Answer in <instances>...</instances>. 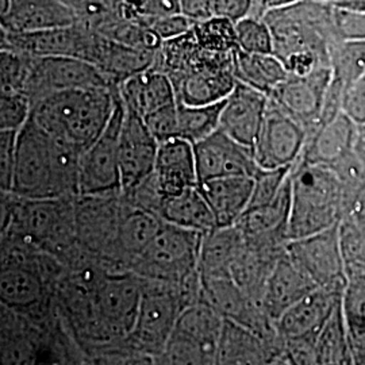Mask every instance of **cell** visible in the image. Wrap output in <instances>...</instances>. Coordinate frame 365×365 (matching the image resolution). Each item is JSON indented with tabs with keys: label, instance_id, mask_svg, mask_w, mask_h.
I'll return each instance as SVG.
<instances>
[{
	"label": "cell",
	"instance_id": "cell-1",
	"mask_svg": "<svg viewBox=\"0 0 365 365\" xmlns=\"http://www.w3.org/2000/svg\"><path fill=\"white\" fill-rule=\"evenodd\" d=\"M78 197H21L1 192V240L18 241L54 256L66 269L93 262L78 247Z\"/></svg>",
	"mask_w": 365,
	"mask_h": 365
},
{
	"label": "cell",
	"instance_id": "cell-2",
	"mask_svg": "<svg viewBox=\"0 0 365 365\" xmlns=\"http://www.w3.org/2000/svg\"><path fill=\"white\" fill-rule=\"evenodd\" d=\"M274 36V54L289 75H307L330 66V49L339 39L334 4L300 0L264 15Z\"/></svg>",
	"mask_w": 365,
	"mask_h": 365
},
{
	"label": "cell",
	"instance_id": "cell-3",
	"mask_svg": "<svg viewBox=\"0 0 365 365\" xmlns=\"http://www.w3.org/2000/svg\"><path fill=\"white\" fill-rule=\"evenodd\" d=\"M80 153L31 118L18 133L11 192L21 197H78Z\"/></svg>",
	"mask_w": 365,
	"mask_h": 365
},
{
	"label": "cell",
	"instance_id": "cell-4",
	"mask_svg": "<svg viewBox=\"0 0 365 365\" xmlns=\"http://www.w3.org/2000/svg\"><path fill=\"white\" fill-rule=\"evenodd\" d=\"M117 103V86L90 87L49 95L33 105L30 118L80 155L103 133Z\"/></svg>",
	"mask_w": 365,
	"mask_h": 365
},
{
	"label": "cell",
	"instance_id": "cell-5",
	"mask_svg": "<svg viewBox=\"0 0 365 365\" xmlns=\"http://www.w3.org/2000/svg\"><path fill=\"white\" fill-rule=\"evenodd\" d=\"M345 218V195L336 172L297 161L291 170L288 241L324 232Z\"/></svg>",
	"mask_w": 365,
	"mask_h": 365
},
{
	"label": "cell",
	"instance_id": "cell-6",
	"mask_svg": "<svg viewBox=\"0 0 365 365\" xmlns=\"http://www.w3.org/2000/svg\"><path fill=\"white\" fill-rule=\"evenodd\" d=\"M143 280L138 314L126 344L140 364H157L185 303L179 283Z\"/></svg>",
	"mask_w": 365,
	"mask_h": 365
},
{
	"label": "cell",
	"instance_id": "cell-7",
	"mask_svg": "<svg viewBox=\"0 0 365 365\" xmlns=\"http://www.w3.org/2000/svg\"><path fill=\"white\" fill-rule=\"evenodd\" d=\"M223 322L206 302L185 307L157 364H218Z\"/></svg>",
	"mask_w": 365,
	"mask_h": 365
},
{
	"label": "cell",
	"instance_id": "cell-8",
	"mask_svg": "<svg viewBox=\"0 0 365 365\" xmlns=\"http://www.w3.org/2000/svg\"><path fill=\"white\" fill-rule=\"evenodd\" d=\"M203 235L164 222L131 272L143 279L180 283L197 271Z\"/></svg>",
	"mask_w": 365,
	"mask_h": 365
},
{
	"label": "cell",
	"instance_id": "cell-9",
	"mask_svg": "<svg viewBox=\"0 0 365 365\" xmlns=\"http://www.w3.org/2000/svg\"><path fill=\"white\" fill-rule=\"evenodd\" d=\"M125 209L126 200L122 192L78 195L76 199L78 247L106 271L111 268Z\"/></svg>",
	"mask_w": 365,
	"mask_h": 365
},
{
	"label": "cell",
	"instance_id": "cell-10",
	"mask_svg": "<svg viewBox=\"0 0 365 365\" xmlns=\"http://www.w3.org/2000/svg\"><path fill=\"white\" fill-rule=\"evenodd\" d=\"M125 117V105L117 86V103L103 133L80 156V195L122 192L119 172V137Z\"/></svg>",
	"mask_w": 365,
	"mask_h": 365
},
{
	"label": "cell",
	"instance_id": "cell-11",
	"mask_svg": "<svg viewBox=\"0 0 365 365\" xmlns=\"http://www.w3.org/2000/svg\"><path fill=\"white\" fill-rule=\"evenodd\" d=\"M307 141V130L268 96L260 131L253 145L256 163L264 170L292 167Z\"/></svg>",
	"mask_w": 365,
	"mask_h": 365
},
{
	"label": "cell",
	"instance_id": "cell-12",
	"mask_svg": "<svg viewBox=\"0 0 365 365\" xmlns=\"http://www.w3.org/2000/svg\"><path fill=\"white\" fill-rule=\"evenodd\" d=\"M106 86L113 84L90 61L68 56H34L25 92L34 105L57 92Z\"/></svg>",
	"mask_w": 365,
	"mask_h": 365
},
{
	"label": "cell",
	"instance_id": "cell-13",
	"mask_svg": "<svg viewBox=\"0 0 365 365\" xmlns=\"http://www.w3.org/2000/svg\"><path fill=\"white\" fill-rule=\"evenodd\" d=\"M0 31V49H14L31 56H68L86 61H91L98 38V31L83 21L26 33H13L3 29Z\"/></svg>",
	"mask_w": 365,
	"mask_h": 365
},
{
	"label": "cell",
	"instance_id": "cell-14",
	"mask_svg": "<svg viewBox=\"0 0 365 365\" xmlns=\"http://www.w3.org/2000/svg\"><path fill=\"white\" fill-rule=\"evenodd\" d=\"M287 252L318 287H346L349 277L342 256L339 225L288 241Z\"/></svg>",
	"mask_w": 365,
	"mask_h": 365
},
{
	"label": "cell",
	"instance_id": "cell-15",
	"mask_svg": "<svg viewBox=\"0 0 365 365\" xmlns=\"http://www.w3.org/2000/svg\"><path fill=\"white\" fill-rule=\"evenodd\" d=\"M331 66L318 68L307 75H289L268 96L307 130L317 129L331 83Z\"/></svg>",
	"mask_w": 365,
	"mask_h": 365
},
{
	"label": "cell",
	"instance_id": "cell-16",
	"mask_svg": "<svg viewBox=\"0 0 365 365\" xmlns=\"http://www.w3.org/2000/svg\"><path fill=\"white\" fill-rule=\"evenodd\" d=\"M199 182L226 176H250L259 170L253 148L238 143L225 131L211 133L194 144Z\"/></svg>",
	"mask_w": 365,
	"mask_h": 365
},
{
	"label": "cell",
	"instance_id": "cell-17",
	"mask_svg": "<svg viewBox=\"0 0 365 365\" xmlns=\"http://www.w3.org/2000/svg\"><path fill=\"white\" fill-rule=\"evenodd\" d=\"M160 143L148 129L144 118L125 106L119 137V172L122 194L129 192L155 170Z\"/></svg>",
	"mask_w": 365,
	"mask_h": 365
},
{
	"label": "cell",
	"instance_id": "cell-18",
	"mask_svg": "<svg viewBox=\"0 0 365 365\" xmlns=\"http://www.w3.org/2000/svg\"><path fill=\"white\" fill-rule=\"evenodd\" d=\"M344 291L345 288H314L276 321L277 331L284 339L317 337L342 303Z\"/></svg>",
	"mask_w": 365,
	"mask_h": 365
},
{
	"label": "cell",
	"instance_id": "cell-19",
	"mask_svg": "<svg viewBox=\"0 0 365 365\" xmlns=\"http://www.w3.org/2000/svg\"><path fill=\"white\" fill-rule=\"evenodd\" d=\"M291 176L274 202L249 209L237 223L245 242L262 248H284L288 244Z\"/></svg>",
	"mask_w": 365,
	"mask_h": 365
},
{
	"label": "cell",
	"instance_id": "cell-20",
	"mask_svg": "<svg viewBox=\"0 0 365 365\" xmlns=\"http://www.w3.org/2000/svg\"><path fill=\"white\" fill-rule=\"evenodd\" d=\"M268 106V95L242 81L225 99L220 129L238 143L253 148Z\"/></svg>",
	"mask_w": 365,
	"mask_h": 365
},
{
	"label": "cell",
	"instance_id": "cell-21",
	"mask_svg": "<svg viewBox=\"0 0 365 365\" xmlns=\"http://www.w3.org/2000/svg\"><path fill=\"white\" fill-rule=\"evenodd\" d=\"M178 102L187 106L220 103L235 90V63L207 64L170 78Z\"/></svg>",
	"mask_w": 365,
	"mask_h": 365
},
{
	"label": "cell",
	"instance_id": "cell-22",
	"mask_svg": "<svg viewBox=\"0 0 365 365\" xmlns=\"http://www.w3.org/2000/svg\"><path fill=\"white\" fill-rule=\"evenodd\" d=\"M0 11V29L13 33L66 26L78 21L63 0H1Z\"/></svg>",
	"mask_w": 365,
	"mask_h": 365
},
{
	"label": "cell",
	"instance_id": "cell-23",
	"mask_svg": "<svg viewBox=\"0 0 365 365\" xmlns=\"http://www.w3.org/2000/svg\"><path fill=\"white\" fill-rule=\"evenodd\" d=\"M317 287L313 279L288 255L286 248L268 277L261 303L267 315L276 324L291 306Z\"/></svg>",
	"mask_w": 365,
	"mask_h": 365
},
{
	"label": "cell",
	"instance_id": "cell-24",
	"mask_svg": "<svg viewBox=\"0 0 365 365\" xmlns=\"http://www.w3.org/2000/svg\"><path fill=\"white\" fill-rule=\"evenodd\" d=\"M361 126L345 111L307 135L299 161L331 167L348 155L360 137Z\"/></svg>",
	"mask_w": 365,
	"mask_h": 365
},
{
	"label": "cell",
	"instance_id": "cell-25",
	"mask_svg": "<svg viewBox=\"0 0 365 365\" xmlns=\"http://www.w3.org/2000/svg\"><path fill=\"white\" fill-rule=\"evenodd\" d=\"M163 223L164 221L160 217L144 210L135 209L126 202L110 271H131L135 261L155 240Z\"/></svg>",
	"mask_w": 365,
	"mask_h": 365
},
{
	"label": "cell",
	"instance_id": "cell-26",
	"mask_svg": "<svg viewBox=\"0 0 365 365\" xmlns=\"http://www.w3.org/2000/svg\"><path fill=\"white\" fill-rule=\"evenodd\" d=\"M157 51L120 43L98 33L90 63L105 75L110 84L118 86L126 78L155 66Z\"/></svg>",
	"mask_w": 365,
	"mask_h": 365
},
{
	"label": "cell",
	"instance_id": "cell-27",
	"mask_svg": "<svg viewBox=\"0 0 365 365\" xmlns=\"http://www.w3.org/2000/svg\"><path fill=\"white\" fill-rule=\"evenodd\" d=\"M153 172L165 196L199 185L194 144L179 137L160 143Z\"/></svg>",
	"mask_w": 365,
	"mask_h": 365
},
{
	"label": "cell",
	"instance_id": "cell-28",
	"mask_svg": "<svg viewBox=\"0 0 365 365\" xmlns=\"http://www.w3.org/2000/svg\"><path fill=\"white\" fill-rule=\"evenodd\" d=\"M118 91L123 105L141 118L178 102L170 76L155 66L118 84Z\"/></svg>",
	"mask_w": 365,
	"mask_h": 365
},
{
	"label": "cell",
	"instance_id": "cell-29",
	"mask_svg": "<svg viewBox=\"0 0 365 365\" xmlns=\"http://www.w3.org/2000/svg\"><path fill=\"white\" fill-rule=\"evenodd\" d=\"M202 194L209 202L218 227L235 226L248 210L253 178L226 176L199 182Z\"/></svg>",
	"mask_w": 365,
	"mask_h": 365
},
{
	"label": "cell",
	"instance_id": "cell-30",
	"mask_svg": "<svg viewBox=\"0 0 365 365\" xmlns=\"http://www.w3.org/2000/svg\"><path fill=\"white\" fill-rule=\"evenodd\" d=\"M245 240L240 227H215L203 235L197 271L203 279L230 277L232 265L244 249Z\"/></svg>",
	"mask_w": 365,
	"mask_h": 365
},
{
	"label": "cell",
	"instance_id": "cell-31",
	"mask_svg": "<svg viewBox=\"0 0 365 365\" xmlns=\"http://www.w3.org/2000/svg\"><path fill=\"white\" fill-rule=\"evenodd\" d=\"M271 345L257 331L238 322L225 319L218 364H269Z\"/></svg>",
	"mask_w": 365,
	"mask_h": 365
},
{
	"label": "cell",
	"instance_id": "cell-32",
	"mask_svg": "<svg viewBox=\"0 0 365 365\" xmlns=\"http://www.w3.org/2000/svg\"><path fill=\"white\" fill-rule=\"evenodd\" d=\"M286 248H262L245 242L230 269V277L249 298L261 303L268 277ZM262 304V303H261Z\"/></svg>",
	"mask_w": 365,
	"mask_h": 365
},
{
	"label": "cell",
	"instance_id": "cell-33",
	"mask_svg": "<svg viewBox=\"0 0 365 365\" xmlns=\"http://www.w3.org/2000/svg\"><path fill=\"white\" fill-rule=\"evenodd\" d=\"M160 217L164 222L202 235L218 227L209 202L199 185L190 187L176 195L167 196Z\"/></svg>",
	"mask_w": 365,
	"mask_h": 365
},
{
	"label": "cell",
	"instance_id": "cell-34",
	"mask_svg": "<svg viewBox=\"0 0 365 365\" xmlns=\"http://www.w3.org/2000/svg\"><path fill=\"white\" fill-rule=\"evenodd\" d=\"M233 63L238 81L267 95L288 76L286 66L274 53H250L238 48L233 54Z\"/></svg>",
	"mask_w": 365,
	"mask_h": 365
},
{
	"label": "cell",
	"instance_id": "cell-35",
	"mask_svg": "<svg viewBox=\"0 0 365 365\" xmlns=\"http://www.w3.org/2000/svg\"><path fill=\"white\" fill-rule=\"evenodd\" d=\"M318 364H354L352 339L342 310V303L330 315L317 337Z\"/></svg>",
	"mask_w": 365,
	"mask_h": 365
},
{
	"label": "cell",
	"instance_id": "cell-36",
	"mask_svg": "<svg viewBox=\"0 0 365 365\" xmlns=\"http://www.w3.org/2000/svg\"><path fill=\"white\" fill-rule=\"evenodd\" d=\"M225 101L214 105L187 106L178 102V137L196 144L220 129Z\"/></svg>",
	"mask_w": 365,
	"mask_h": 365
},
{
	"label": "cell",
	"instance_id": "cell-37",
	"mask_svg": "<svg viewBox=\"0 0 365 365\" xmlns=\"http://www.w3.org/2000/svg\"><path fill=\"white\" fill-rule=\"evenodd\" d=\"M333 80L348 90L365 72V39H342L330 49Z\"/></svg>",
	"mask_w": 365,
	"mask_h": 365
},
{
	"label": "cell",
	"instance_id": "cell-38",
	"mask_svg": "<svg viewBox=\"0 0 365 365\" xmlns=\"http://www.w3.org/2000/svg\"><path fill=\"white\" fill-rule=\"evenodd\" d=\"M192 33L196 42L206 51L233 53L238 49L235 24L221 16H210L205 21L195 22Z\"/></svg>",
	"mask_w": 365,
	"mask_h": 365
},
{
	"label": "cell",
	"instance_id": "cell-39",
	"mask_svg": "<svg viewBox=\"0 0 365 365\" xmlns=\"http://www.w3.org/2000/svg\"><path fill=\"white\" fill-rule=\"evenodd\" d=\"M34 56L29 53L14 49H0L1 92H25Z\"/></svg>",
	"mask_w": 365,
	"mask_h": 365
},
{
	"label": "cell",
	"instance_id": "cell-40",
	"mask_svg": "<svg viewBox=\"0 0 365 365\" xmlns=\"http://www.w3.org/2000/svg\"><path fill=\"white\" fill-rule=\"evenodd\" d=\"M342 310L351 339H365V274L348 279L342 297Z\"/></svg>",
	"mask_w": 365,
	"mask_h": 365
},
{
	"label": "cell",
	"instance_id": "cell-41",
	"mask_svg": "<svg viewBox=\"0 0 365 365\" xmlns=\"http://www.w3.org/2000/svg\"><path fill=\"white\" fill-rule=\"evenodd\" d=\"M238 48L250 53H274V36L264 16H247L235 22Z\"/></svg>",
	"mask_w": 365,
	"mask_h": 365
},
{
	"label": "cell",
	"instance_id": "cell-42",
	"mask_svg": "<svg viewBox=\"0 0 365 365\" xmlns=\"http://www.w3.org/2000/svg\"><path fill=\"white\" fill-rule=\"evenodd\" d=\"M341 247L348 277L365 274V229L352 223H339Z\"/></svg>",
	"mask_w": 365,
	"mask_h": 365
},
{
	"label": "cell",
	"instance_id": "cell-43",
	"mask_svg": "<svg viewBox=\"0 0 365 365\" xmlns=\"http://www.w3.org/2000/svg\"><path fill=\"white\" fill-rule=\"evenodd\" d=\"M292 167H283L274 170L259 168L256 175L253 176V192L248 210L265 206L274 202L289 180Z\"/></svg>",
	"mask_w": 365,
	"mask_h": 365
},
{
	"label": "cell",
	"instance_id": "cell-44",
	"mask_svg": "<svg viewBox=\"0 0 365 365\" xmlns=\"http://www.w3.org/2000/svg\"><path fill=\"white\" fill-rule=\"evenodd\" d=\"M31 108V101L25 92H0V130H21Z\"/></svg>",
	"mask_w": 365,
	"mask_h": 365
},
{
	"label": "cell",
	"instance_id": "cell-45",
	"mask_svg": "<svg viewBox=\"0 0 365 365\" xmlns=\"http://www.w3.org/2000/svg\"><path fill=\"white\" fill-rule=\"evenodd\" d=\"M122 195L133 207L152 212L157 217H160L164 200L167 197L157 182L155 172L145 178L143 182H138L134 188H131L129 192Z\"/></svg>",
	"mask_w": 365,
	"mask_h": 365
},
{
	"label": "cell",
	"instance_id": "cell-46",
	"mask_svg": "<svg viewBox=\"0 0 365 365\" xmlns=\"http://www.w3.org/2000/svg\"><path fill=\"white\" fill-rule=\"evenodd\" d=\"M18 133L19 131L0 130V191L1 192H11L13 190Z\"/></svg>",
	"mask_w": 365,
	"mask_h": 365
},
{
	"label": "cell",
	"instance_id": "cell-47",
	"mask_svg": "<svg viewBox=\"0 0 365 365\" xmlns=\"http://www.w3.org/2000/svg\"><path fill=\"white\" fill-rule=\"evenodd\" d=\"M145 123L158 143L178 137V102L165 106L144 118Z\"/></svg>",
	"mask_w": 365,
	"mask_h": 365
},
{
	"label": "cell",
	"instance_id": "cell-48",
	"mask_svg": "<svg viewBox=\"0 0 365 365\" xmlns=\"http://www.w3.org/2000/svg\"><path fill=\"white\" fill-rule=\"evenodd\" d=\"M194 21H191L182 13H173L153 18L146 24V26L152 29L164 42L188 33L194 26Z\"/></svg>",
	"mask_w": 365,
	"mask_h": 365
},
{
	"label": "cell",
	"instance_id": "cell-49",
	"mask_svg": "<svg viewBox=\"0 0 365 365\" xmlns=\"http://www.w3.org/2000/svg\"><path fill=\"white\" fill-rule=\"evenodd\" d=\"M334 22L339 39H365V11L334 6Z\"/></svg>",
	"mask_w": 365,
	"mask_h": 365
},
{
	"label": "cell",
	"instance_id": "cell-50",
	"mask_svg": "<svg viewBox=\"0 0 365 365\" xmlns=\"http://www.w3.org/2000/svg\"><path fill=\"white\" fill-rule=\"evenodd\" d=\"M212 15L238 22L247 16H261L259 0H211Z\"/></svg>",
	"mask_w": 365,
	"mask_h": 365
},
{
	"label": "cell",
	"instance_id": "cell-51",
	"mask_svg": "<svg viewBox=\"0 0 365 365\" xmlns=\"http://www.w3.org/2000/svg\"><path fill=\"white\" fill-rule=\"evenodd\" d=\"M318 337V336H317ZM317 337L286 339L288 360L291 365L318 364Z\"/></svg>",
	"mask_w": 365,
	"mask_h": 365
},
{
	"label": "cell",
	"instance_id": "cell-52",
	"mask_svg": "<svg viewBox=\"0 0 365 365\" xmlns=\"http://www.w3.org/2000/svg\"><path fill=\"white\" fill-rule=\"evenodd\" d=\"M344 111L360 126L365 125V72L345 92Z\"/></svg>",
	"mask_w": 365,
	"mask_h": 365
},
{
	"label": "cell",
	"instance_id": "cell-53",
	"mask_svg": "<svg viewBox=\"0 0 365 365\" xmlns=\"http://www.w3.org/2000/svg\"><path fill=\"white\" fill-rule=\"evenodd\" d=\"M179 11L194 22L212 16L211 0H179Z\"/></svg>",
	"mask_w": 365,
	"mask_h": 365
},
{
	"label": "cell",
	"instance_id": "cell-54",
	"mask_svg": "<svg viewBox=\"0 0 365 365\" xmlns=\"http://www.w3.org/2000/svg\"><path fill=\"white\" fill-rule=\"evenodd\" d=\"M342 222H348L357 227L365 229V184L353 197L352 203Z\"/></svg>",
	"mask_w": 365,
	"mask_h": 365
},
{
	"label": "cell",
	"instance_id": "cell-55",
	"mask_svg": "<svg viewBox=\"0 0 365 365\" xmlns=\"http://www.w3.org/2000/svg\"><path fill=\"white\" fill-rule=\"evenodd\" d=\"M300 0H259V13L261 16H264L267 11L276 9V7H283L288 4L298 3Z\"/></svg>",
	"mask_w": 365,
	"mask_h": 365
},
{
	"label": "cell",
	"instance_id": "cell-56",
	"mask_svg": "<svg viewBox=\"0 0 365 365\" xmlns=\"http://www.w3.org/2000/svg\"><path fill=\"white\" fill-rule=\"evenodd\" d=\"M354 364L365 365V339H352Z\"/></svg>",
	"mask_w": 365,
	"mask_h": 365
},
{
	"label": "cell",
	"instance_id": "cell-57",
	"mask_svg": "<svg viewBox=\"0 0 365 365\" xmlns=\"http://www.w3.org/2000/svg\"><path fill=\"white\" fill-rule=\"evenodd\" d=\"M322 1L331 3V4H334V6H341V4H344V3H345V1H348V0H322Z\"/></svg>",
	"mask_w": 365,
	"mask_h": 365
},
{
	"label": "cell",
	"instance_id": "cell-58",
	"mask_svg": "<svg viewBox=\"0 0 365 365\" xmlns=\"http://www.w3.org/2000/svg\"><path fill=\"white\" fill-rule=\"evenodd\" d=\"M361 131H363V134H364L365 135V125H363V126H361Z\"/></svg>",
	"mask_w": 365,
	"mask_h": 365
}]
</instances>
